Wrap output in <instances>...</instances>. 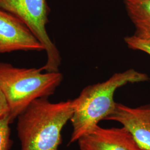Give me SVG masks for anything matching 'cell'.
I'll list each match as a JSON object with an SVG mask.
<instances>
[{
  "mask_svg": "<svg viewBox=\"0 0 150 150\" xmlns=\"http://www.w3.org/2000/svg\"><path fill=\"white\" fill-rule=\"evenodd\" d=\"M74 113L72 100L57 103L35 100L18 117L21 150H59L61 131Z\"/></svg>",
  "mask_w": 150,
  "mask_h": 150,
  "instance_id": "cell-1",
  "label": "cell"
},
{
  "mask_svg": "<svg viewBox=\"0 0 150 150\" xmlns=\"http://www.w3.org/2000/svg\"><path fill=\"white\" fill-rule=\"evenodd\" d=\"M149 76L134 69L116 73L107 80L87 86L72 100L74 113L70 121L73 131L70 144L95 128L114 111V94L118 88L128 83L149 80Z\"/></svg>",
  "mask_w": 150,
  "mask_h": 150,
  "instance_id": "cell-2",
  "label": "cell"
},
{
  "mask_svg": "<svg viewBox=\"0 0 150 150\" xmlns=\"http://www.w3.org/2000/svg\"><path fill=\"white\" fill-rule=\"evenodd\" d=\"M0 8L20 20L43 45L47 61L40 69L45 72H58L61 57L46 30L50 13L46 0H0Z\"/></svg>",
  "mask_w": 150,
  "mask_h": 150,
  "instance_id": "cell-4",
  "label": "cell"
},
{
  "mask_svg": "<svg viewBox=\"0 0 150 150\" xmlns=\"http://www.w3.org/2000/svg\"><path fill=\"white\" fill-rule=\"evenodd\" d=\"M125 42L129 48L141 51L150 55V37H139L134 34L125 38Z\"/></svg>",
  "mask_w": 150,
  "mask_h": 150,
  "instance_id": "cell-9",
  "label": "cell"
},
{
  "mask_svg": "<svg viewBox=\"0 0 150 150\" xmlns=\"http://www.w3.org/2000/svg\"><path fill=\"white\" fill-rule=\"evenodd\" d=\"M77 142L80 150H142L124 126L103 128L97 125Z\"/></svg>",
  "mask_w": 150,
  "mask_h": 150,
  "instance_id": "cell-7",
  "label": "cell"
},
{
  "mask_svg": "<svg viewBox=\"0 0 150 150\" xmlns=\"http://www.w3.org/2000/svg\"><path fill=\"white\" fill-rule=\"evenodd\" d=\"M10 115V107L5 95L0 87V120Z\"/></svg>",
  "mask_w": 150,
  "mask_h": 150,
  "instance_id": "cell-11",
  "label": "cell"
},
{
  "mask_svg": "<svg viewBox=\"0 0 150 150\" xmlns=\"http://www.w3.org/2000/svg\"><path fill=\"white\" fill-rule=\"evenodd\" d=\"M105 120L121 123L132 134L142 150H150V105L132 108L116 103L114 111Z\"/></svg>",
  "mask_w": 150,
  "mask_h": 150,
  "instance_id": "cell-6",
  "label": "cell"
},
{
  "mask_svg": "<svg viewBox=\"0 0 150 150\" xmlns=\"http://www.w3.org/2000/svg\"><path fill=\"white\" fill-rule=\"evenodd\" d=\"M42 51L43 45L20 20L0 8V54Z\"/></svg>",
  "mask_w": 150,
  "mask_h": 150,
  "instance_id": "cell-5",
  "label": "cell"
},
{
  "mask_svg": "<svg viewBox=\"0 0 150 150\" xmlns=\"http://www.w3.org/2000/svg\"><path fill=\"white\" fill-rule=\"evenodd\" d=\"M63 80L58 72L36 68H19L0 62V87L10 107L11 123L35 100L53 95Z\"/></svg>",
  "mask_w": 150,
  "mask_h": 150,
  "instance_id": "cell-3",
  "label": "cell"
},
{
  "mask_svg": "<svg viewBox=\"0 0 150 150\" xmlns=\"http://www.w3.org/2000/svg\"><path fill=\"white\" fill-rule=\"evenodd\" d=\"M11 123L9 116L0 120V150H9L11 147L12 141L9 127Z\"/></svg>",
  "mask_w": 150,
  "mask_h": 150,
  "instance_id": "cell-10",
  "label": "cell"
},
{
  "mask_svg": "<svg viewBox=\"0 0 150 150\" xmlns=\"http://www.w3.org/2000/svg\"><path fill=\"white\" fill-rule=\"evenodd\" d=\"M129 18L136 27L134 35L150 37V0H125Z\"/></svg>",
  "mask_w": 150,
  "mask_h": 150,
  "instance_id": "cell-8",
  "label": "cell"
}]
</instances>
